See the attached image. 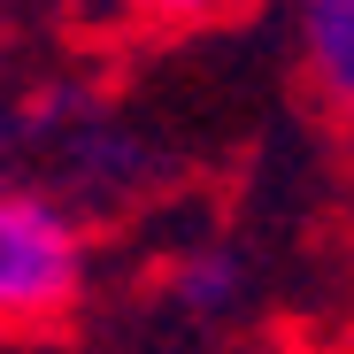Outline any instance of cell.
Listing matches in <instances>:
<instances>
[{
  "mask_svg": "<svg viewBox=\"0 0 354 354\" xmlns=\"http://www.w3.org/2000/svg\"><path fill=\"white\" fill-rule=\"evenodd\" d=\"M239 285H247V270H239V254H223V247H201V254H185L177 262V277H169V301L185 308V316H223L231 301H239Z\"/></svg>",
  "mask_w": 354,
  "mask_h": 354,
  "instance_id": "3957f363",
  "label": "cell"
},
{
  "mask_svg": "<svg viewBox=\"0 0 354 354\" xmlns=\"http://www.w3.org/2000/svg\"><path fill=\"white\" fill-rule=\"evenodd\" d=\"M301 39L316 85L339 108H354V0H301Z\"/></svg>",
  "mask_w": 354,
  "mask_h": 354,
  "instance_id": "7a4b0ae2",
  "label": "cell"
},
{
  "mask_svg": "<svg viewBox=\"0 0 354 354\" xmlns=\"http://www.w3.org/2000/svg\"><path fill=\"white\" fill-rule=\"evenodd\" d=\"M131 8H154V16H208L216 0H131Z\"/></svg>",
  "mask_w": 354,
  "mask_h": 354,
  "instance_id": "277c9868",
  "label": "cell"
},
{
  "mask_svg": "<svg viewBox=\"0 0 354 354\" xmlns=\"http://www.w3.org/2000/svg\"><path fill=\"white\" fill-rule=\"evenodd\" d=\"M70 292H77V231L39 193H8L0 201V308L24 324L54 316Z\"/></svg>",
  "mask_w": 354,
  "mask_h": 354,
  "instance_id": "6da1fadb",
  "label": "cell"
}]
</instances>
